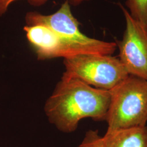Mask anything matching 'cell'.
Here are the masks:
<instances>
[{"label":"cell","mask_w":147,"mask_h":147,"mask_svg":"<svg viewBox=\"0 0 147 147\" xmlns=\"http://www.w3.org/2000/svg\"><path fill=\"white\" fill-rule=\"evenodd\" d=\"M102 138L106 147H147V125L107 129Z\"/></svg>","instance_id":"52a82bcc"},{"label":"cell","mask_w":147,"mask_h":147,"mask_svg":"<svg viewBox=\"0 0 147 147\" xmlns=\"http://www.w3.org/2000/svg\"></svg>","instance_id":"8fae6325"},{"label":"cell","mask_w":147,"mask_h":147,"mask_svg":"<svg viewBox=\"0 0 147 147\" xmlns=\"http://www.w3.org/2000/svg\"><path fill=\"white\" fill-rule=\"evenodd\" d=\"M110 92L107 129L147 125V80L129 75Z\"/></svg>","instance_id":"7a4b0ae2"},{"label":"cell","mask_w":147,"mask_h":147,"mask_svg":"<svg viewBox=\"0 0 147 147\" xmlns=\"http://www.w3.org/2000/svg\"><path fill=\"white\" fill-rule=\"evenodd\" d=\"M16 0H0V16L4 14L11 3ZM90 0H70V3L74 5H79L84 1Z\"/></svg>","instance_id":"30bf717a"},{"label":"cell","mask_w":147,"mask_h":147,"mask_svg":"<svg viewBox=\"0 0 147 147\" xmlns=\"http://www.w3.org/2000/svg\"><path fill=\"white\" fill-rule=\"evenodd\" d=\"M27 26L42 25L58 36L82 47L88 54L112 55L117 47L116 42H108L87 37L80 28V23L71 13L69 1L66 0L61 8L51 15L28 12L26 16Z\"/></svg>","instance_id":"277c9868"},{"label":"cell","mask_w":147,"mask_h":147,"mask_svg":"<svg viewBox=\"0 0 147 147\" xmlns=\"http://www.w3.org/2000/svg\"><path fill=\"white\" fill-rule=\"evenodd\" d=\"M110 90L99 89L74 78L62 76L44 105L48 120L64 133H71L84 118L106 121Z\"/></svg>","instance_id":"6da1fadb"},{"label":"cell","mask_w":147,"mask_h":147,"mask_svg":"<svg viewBox=\"0 0 147 147\" xmlns=\"http://www.w3.org/2000/svg\"><path fill=\"white\" fill-rule=\"evenodd\" d=\"M62 76L77 79L99 89L110 90L129 75L119 58L112 55L80 54L64 58Z\"/></svg>","instance_id":"3957f363"},{"label":"cell","mask_w":147,"mask_h":147,"mask_svg":"<svg viewBox=\"0 0 147 147\" xmlns=\"http://www.w3.org/2000/svg\"><path fill=\"white\" fill-rule=\"evenodd\" d=\"M24 29L38 59L65 58L80 54H88L82 47L58 36L47 27L26 26Z\"/></svg>","instance_id":"8992f818"},{"label":"cell","mask_w":147,"mask_h":147,"mask_svg":"<svg viewBox=\"0 0 147 147\" xmlns=\"http://www.w3.org/2000/svg\"><path fill=\"white\" fill-rule=\"evenodd\" d=\"M126 21L121 40H116L119 57L129 75L147 81V27L120 5Z\"/></svg>","instance_id":"5b68a950"},{"label":"cell","mask_w":147,"mask_h":147,"mask_svg":"<svg viewBox=\"0 0 147 147\" xmlns=\"http://www.w3.org/2000/svg\"><path fill=\"white\" fill-rule=\"evenodd\" d=\"M76 147H106L103 141L97 130H89L86 132L81 143Z\"/></svg>","instance_id":"9c48e42d"},{"label":"cell","mask_w":147,"mask_h":147,"mask_svg":"<svg viewBox=\"0 0 147 147\" xmlns=\"http://www.w3.org/2000/svg\"><path fill=\"white\" fill-rule=\"evenodd\" d=\"M125 5L132 17L147 26V0H127Z\"/></svg>","instance_id":"ba28073f"}]
</instances>
